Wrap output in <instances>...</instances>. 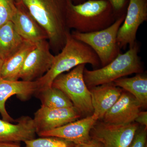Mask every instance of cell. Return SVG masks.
Wrapping results in <instances>:
<instances>
[{
  "label": "cell",
  "mask_w": 147,
  "mask_h": 147,
  "mask_svg": "<svg viewBox=\"0 0 147 147\" xmlns=\"http://www.w3.org/2000/svg\"><path fill=\"white\" fill-rule=\"evenodd\" d=\"M47 33L50 50L59 53L66 42L67 0H21Z\"/></svg>",
  "instance_id": "1"
},
{
  "label": "cell",
  "mask_w": 147,
  "mask_h": 147,
  "mask_svg": "<svg viewBox=\"0 0 147 147\" xmlns=\"http://www.w3.org/2000/svg\"><path fill=\"white\" fill-rule=\"evenodd\" d=\"M118 17L106 0H87L74 4L67 0L66 25L83 33L93 32L110 26Z\"/></svg>",
  "instance_id": "2"
},
{
  "label": "cell",
  "mask_w": 147,
  "mask_h": 147,
  "mask_svg": "<svg viewBox=\"0 0 147 147\" xmlns=\"http://www.w3.org/2000/svg\"><path fill=\"white\" fill-rule=\"evenodd\" d=\"M86 64H90L94 67L101 65L99 58L91 47L74 38L68 30L65 45L60 53L55 56L50 69L36 80L38 83V90L52 86L53 81L59 75L77 66Z\"/></svg>",
  "instance_id": "3"
},
{
  "label": "cell",
  "mask_w": 147,
  "mask_h": 147,
  "mask_svg": "<svg viewBox=\"0 0 147 147\" xmlns=\"http://www.w3.org/2000/svg\"><path fill=\"white\" fill-rule=\"evenodd\" d=\"M137 42L124 54L119 53L111 62L102 68L90 70L84 69V77L89 89L113 82L117 79L133 74L142 73L143 68L138 56Z\"/></svg>",
  "instance_id": "4"
},
{
  "label": "cell",
  "mask_w": 147,
  "mask_h": 147,
  "mask_svg": "<svg viewBox=\"0 0 147 147\" xmlns=\"http://www.w3.org/2000/svg\"><path fill=\"white\" fill-rule=\"evenodd\" d=\"M85 64H81L66 74H62L53 81L52 86L63 92L81 116L92 115L94 110L89 89L84 77Z\"/></svg>",
  "instance_id": "5"
},
{
  "label": "cell",
  "mask_w": 147,
  "mask_h": 147,
  "mask_svg": "<svg viewBox=\"0 0 147 147\" xmlns=\"http://www.w3.org/2000/svg\"><path fill=\"white\" fill-rule=\"evenodd\" d=\"M125 13L104 30L87 33L73 31L70 32L71 36L91 47L99 58L100 65L104 66L121 53L120 49L117 43V35L119 29L125 18Z\"/></svg>",
  "instance_id": "6"
},
{
  "label": "cell",
  "mask_w": 147,
  "mask_h": 147,
  "mask_svg": "<svg viewBox=\"0 0 147 147\" xmlns=\"http://www.w3.org/2000/svg\"><path fill=\"white\" fill-rule=\"evenodd\" d=\"M139 124H114L97 121L90 132L91 138L102 144L103 147H128L133 140Z\"/></svg>",
  "instance_id": "7"
},
{
  "label": "cell",
  "mask_w": 147,
  "mask_h": 147,
  "mask_svg": "<svg viewBox=\"0 0 147 147\" xmlns=\"http://www.w3.org/2000/svg\"><path fill=\"white\" fill-rule=\"evenodd\" d=\"M147 20V0H129L125 18L119 29L117 43L120 49L136 43L137 30Z\"/></svg>",
  "instance_id": "8"
},
{
  "label": "cell",
  "mask_w": 147,
  "mask_h": 147,
  "mask_svg": "<svg viewBox=\"0 0 147 147\" xmlns=\"http://www.w3.org/2000/svg\"><path fill=\"white\" fill-rule=\"evenodd\" d=\"M55 56L50 51L47 40L37 43L27 56L19 75V79L32 82L39 79L50 69Z\"/></svg>",
  "instance_id": "9"
},
{
  "label": "cell",
  "mask_w": 147,
  "mask_h": 147,
  "mask_svg": "<svg viewBox=\"0 0 147 147\" xmlns=\"http://www.w3.org/2000/svg\"><path fill=\"white\" fill-rule=\"evenodd\" d=\"M81 114L75 107L50 108L41 105L33 119L37 134L50 131L77 120Z\"/></svg>",
  "instance_id": "10"
},
{
  "label": "cell",
  "mask_w": 147,
  "mask_h": 147,
  "mask_svg": "<svg viewBox=\"0 0 147 147\" xmlns=\"http://www.w3.org/2000/svg\"><path fill=\"white\" fill-rule=\"evenodd\" d=\"M98 120L97 116L92 114L58 128L37 134L40 137H59L72 142L75 145H79L91 139L90 132Z\"/></svg>",
  "instance_id": "11"
},
{
  "label": "cell",
  "mask_w": 147,
  "mask_h": 147,
  "mask_svg": "<svg viewBox=\"0 0 147 147\" xmlns=\"http://www.w3.org/2000/svg\"><path fill=\"white\" fill-rule=\"evenodd\" d=\"M142 108V105L135 97L123 90L119 99L105 113L102 120L114 124L132 123Z\"/></svg>",
  "instance_id": "12"
},
{
  "label": "cell",
  "mask_w": 147,
  "mask_h": 147,
  "mask_svg": "<svg viewBox=\"0 0 147 147\" xmlns=\"http://www.w3.org/2000/svg\"><path fill=\"white\" fill-rule=\"evenodd\" d=\"M38 90V83L36 80L11 81L0 76V114L2 119L11 123L14 121L5 108V102L9 98L16 95L21 100L25 101L35 94Z\"/></svg>",
  "instance_id": "13"
},
{
  "label": "cell",
  "mask_w": 147,
  "mask_h": 147,
  "mask_svg": "<svg viewBox=\"0 0 147 147\" xmlns=\"http://www.w3.org/2000/svg\"><path fill=\"white\" fill-rule=\"evenodd\" d=\"M16 6L17 9L11 21L18 34L24 40L34 44L48 40L45 30L29 13L23 3L16 4Z\"/></svg>",
  "instance_id": "14"
},
{
  "label": "cell",
  "mask_w": 147,
  "mask_h": 147,
  "mask_svg": "<svg viewBox=\"0 0 147 147\" xmlns=\"http://www.w3.org/2000/svg\"><path fill=\"white\" fill-rule=\"evenodd\" d=\"M16 124L0 119V142L18 143L35 139L36 134L33 119L23 116Z\"/></svg>",
  "instance_id": "15"
},
{
  "label": "cell",
  "mask_w": 147,
  "mask_h": 147,
  "mask_svg": "<svg viewBox=\"0 0 147 147\" xmlns=\"http://www.w3.org/2000/svg\"><path fill=\"white\" fill-rule=\"evenodd\" d=\"M94 115L98 120H102L120 96L123 89L116 86L114 82L102 84L89 89Z\"/></svg>",
  "instance_id": "16"
},
{
  "label": "cell",
  "mask_w": 147,
  "mask_h": 147,
  "mask_svg": "<svg viewBox=\"0 0 147 147\" xmlns=\"http://www.w3.org/2000/svg\"><path fill=\"white\" fill-rule=\"evenodd\" d=\"M36 45V44L25 40L18 50L4 61L0 76L9 81H18L27 56Z\"/></svg>",
  "instance_id": "17"
},
{
  "label": "cell",
  "mask_w": 147,
  "mask_h": 147,
  "mask_svg": "<svg viewBox=\"0 0 147 147\" xmlns=\"http://www.w3.org/2000/svg\"><path fill=\"white\" fill-rule=\"evenodd\" d=\"M25 41L11 21L0 27V59L4 61L18 50Z\"/></svg>",
  "instance_id": "18"
},
{
  "label": "cell",
  "mask_w": 147,
  "mask_h": 147,
  "mask_svg": "<svg viewBox=\"0 0 147 147\" xmlns=\"http://www.w3.org/2000/svg\"><path fill=\"white\" fill-rule=\"evenodd\" d=\"M113 82L117 86L132 94L140 102L142 108H147V78L146 75L137 74L134 77L121 78Z\"/></svg>",
  "instance_id": "19"
},
{
  "label": "cell",
  "mask_w": 147,
  "mask_h": 147,
  "mask_svg": "<svg viewBox=\"0 0 147 147\" xmlns=\"http://www.w3.org/2000/svg\"><path fill=\"white\" fill-rule=\"evenodd\" d=\"M35 94L41 101V105L44 107L50 108L74 107L71 100L63 92L53 86L38 90Z\"/></svg>",
  "instance_id": "20"
},
{
  "label": "cell",
  "mask_w": 147,
  "mask_h": 147,
  "mask_svg": "<svg viewBox=\"0 0 147 147\" xmlns=\"http://www.w3.org/2000/svg\"><path fill=\"white\" fill-rule=\"evenodd\" d=\"M26 147H76L74 143L55 137H40L24 142Z\"/></svg>",
  "instance_id": "21"
},
{
  "label": "cell",
  "mask_w": 147,
  "mask_h": 147,
  "mask_svg": "<svg viewBox=\"0 0 147 147\" xmlns=\"http://www.w3.org/2000/svg\"><path fill=\"white\" fill-rule=\"evenodd\" d=\"M16 9L15 0H0V27L11 21Z\"/></svg>",
  "instance_id": "22"
},
{
  "label": "cell",
  "mask_w": 147,
  "mask_h": 147,
  "mask_svg": "<svg viewBox=\"0 0 147 147\" xmlns=\"http://www.w3.org/2000/svg\"><path fill=\"white\" fill-rule=\"evenodd\" d=\"M147 127L138 128L128 147H145L147 145Z\"/></svg>",
  "instance_id": "23"
},
{
  "label": "cell",
  "mask_w": 147,
  "mask_h": 147,
  "mask_svg": "<svg viewBox=\"0 0 147 147\" xmlns=\"http://www.w3.org/2000/svg\"><path fill=\"white\" fill-rule=\"evenodd\" d=\"M110 3L118 17L126 13L129 0H106Z\"/></svg>",
  "instance_id": "24"
},
{
  "label": "cell",
  "mask_w": 147,
  "mask_h": 147,
  "mask_svg": "<svg viewBox=\"0 0 147 147\" xmlns=\"http://www.w3.org/2000/svg\"><path fill=\"white\" fill-rule=\"evenodd\" d=\"M134 121L139 124H141L142 126H144L147 128V111H140Z\"/></svg>",
  "instance_id": "25"
},
{
  "label": "cell",
  "mask_w": 147,
  "mask_h": 147,
  "mask_svg": "<svg viewBox=\"0 0 147 147\" xmlns=\"http://www.w3.org/2000/svg\"><path fill=\"white\" fill-rule=\"evenodd\" d=\"M76 147H103V146L100 142L91 138L86 142L76 145Z\"/></svg>",
  "instance_id": "26"
},
{
  "label": "cell",
  "mask_w": 147,
  "mask_h": 147,
  "mask_svg": "<svg viewBox=\"0 0 147 147\" xmlns=\"http://www.w3.org/2000/svg\"><path fill=\"white\" fill-rule=\"evenodd\" d=\"M0 147H23L13 142H0Z\"/></svg>",
  "instance_id": "27"
},
{
  "label": "cell",
  "mask_w": 147,
  "mask_h": 147,
  "mask_svg": "<svg viewBox=\"0 0 147 147\" xmlns=\"http://www.w3.org/2000/svg\"><path fill=\"white\" fill-rule=\"evenodd\" d=\"M70 1L74 4H79L84 2L87 0H70Z\"/></svg>",
  "instance_id": "28"
},
{
  "label": "cell",
  "mask_w": 147,
  "mask_h": 147,
  "mask_svg": "<svg viewBox=\"0 0 147 147\" xmlns=\"http://www.w3.org/2000/svg\"><path fill=\"white\" fill-rule=\"evenodd\" d=\"M4 61L0 59V73H1V70L2 67L3 65V64Z\"/></svg>",
  "instance_id": "29"
},
{
  "label": "cell",
  "mask_w": 147,
  "mask_h": 147,
  "mask_svg": "<svg viewBox=\"0 0 147 147\" xmlns=\"http://www.w3.org/2000/svg\"><path fill=\"white\" fill-rule=\"evenodd\" d=\"M15 1L16 4H20L22 3L21 0H15Z\"/></svg>",
  "instance_id": "30"
},
{
  "label": "cell",
  "mask_w": 147,
  "mask_h": 147,
  "mask_svg": "<svg viewBox=\"0 0 147 147\" xmlns=\"http://www.w3.org/2000/svg\"><path fill=\"white\" fill-rule=\"evenodd\" d=\"M147 147V144L146 145V147Z\"/></svg>",
  "instance_id": "31"
}]
</instances>
